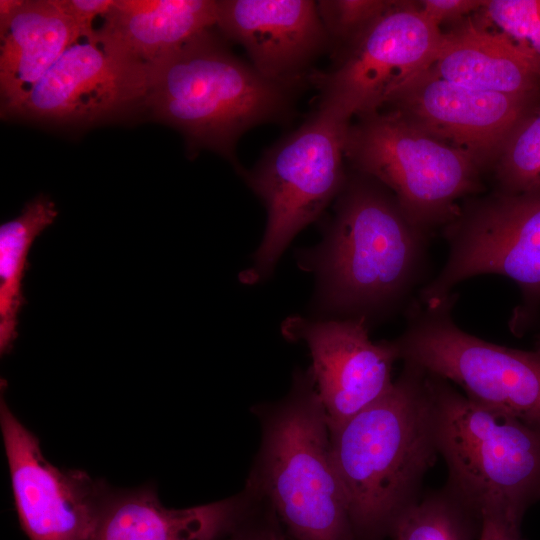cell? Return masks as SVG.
Wrapping results in <instances>:
<instances>
[{
    "label": "cell",
    "instance_id": "6da1fadb",
    "mask_svg": "<svg viewBox=\"0 0 540 540\" xmlns=\"http://www.w3.org/2000/svg\"><path fill=\"white\" fill-rule=\"evenodd\" d=\"M430 230L414 222L381 183L358 173L336 198L321 242L300 249L317 280V309L370 324L407 303L428 263Z\"/></svg>",
    "mask_w": 540,
    "mask_h": 540
},
{
    "label": "cell",
    "instance_id": "7a4b0ae2",
    "mask_svg": "<svg viewBox=\"0 0 540 540\" xmlns=\"http://www.w3.org/2000/svg\"><path fill=\"white\" fill-rule=\"evenodd\" d=\"M354 540H390L439 455L426 373L403 362L377 401L329 431Z\"/></svg>",
    "mask_w": 540,
    "mask_h": 540
},
{
    "label": "cell",
    "instance_id": "3957f363",
    "mask_svg": "<svg viewBox=\"0 0 540 540\" xmlns=\"http://www.w3.org/2000/svg\"><path fill=\"white\" fill-rule=\"evenodd\" d=\"M219 36L207 30L151 66L143 108L178 130L190 152L214 151L242 174L238 140L255 126L286 120L297 88L264 77Z\"/></svg>",
    "mask_w": 540,
    "mask_h": 540
},
{
    "label": "cell",
    "instance_id": "277c9868",
    "mask_svg": "<svg viewBox=\"0 0 540 540\" xmlns=\"http://www.w3.org/2000/svg\"><path fill=\"white\" fill-rule=\"evenodd\" d=\"M252 413L261 441L246 484L272 505L292 540H354L311 367L296 368L288 393Z\"/></svg>",
    "mask_w": 540,
    "mask_h": 540
},
{
    "label": "cell",
    "instance_id": "5b68a950",
    "mask_svg": "<svg viewBox=\"0 0 540 540\" xmlns=\"http://www.w3.org/2000/svg\"><path fill=\"white\" fill-rule=\"evenodd\" d=\"M426 378L446 485L479 515L523 517L540 501V424L483 408L448 381Z\"/></svg>",
    "mask_w": 540,
    "mask_h": 540
},
{
    "label": "cell",
    "instance_id": "8992f818",
    "mask_svg": "<svg viewBox=\"0 0 540 540\" xmlns=\"http://www.w3.org/2000/svg\"><path fill=\"white\" fill-rule=\"evenodd\" d=\"M350 120L320 104L296 130L267 149L243 176L263 201L267 222L253 265L240 274L246 284L266 279L294 237L316 221L341 192Z\"/></svg>",
    "mask_w": 540,
    "mask_h": 540
},
{
    "label": "cell",
    "instance_id": "52a82bcc",
    "mask_svg": "<svg viewBox=\"0 0 540 540\" xmlns=\"http://www.w3.org/2000/svg\"><path fill=\"white\" fill-rule=\"evenodd\" d=\"M456 301L453 292L407 306L405 329L393 339L399 360L458 386L483 408L540 424V348H509L466 332L452 317Z\"/></svg>",
    "mask_w": 540,
    "mask_h": 540
},
{
    "label": "cell",
    "instance_id": "ba28073f",
    "mask_svg": "<svg viewBox=\"0 0 540 540\" xmlns=\"http://www.w3.org/2000/svg\"><path fill=\"white\" fill-rule=\"evenodd\" d=\"M345 159L381 183L406 214L430 230L450 222L456 201L480 187V164L467 152L432 136L400 111L359 117L345 143Z\"/></svg>",
    "mask_w": 540,
    "mask_h": 540
},
{
    "label": "cell",
    "instance_id": "9c48e42d",
    "mask_svg": "<svg viewBox=\"0 0 540 540\" xmlns=\"http://www.w3.org/2000/svg\"><path fill=\"white\" fill-rule=\"evenodd\" d=\"M444 237L446 261L419 290L421 303L449 296L470 278L495 274L514 281L522 293L513 332L534 319L540 308V189L499 192L470 204L446 224Z\"/></svg>",
    "mask_w": 540,
    "mask_h": 540
},
{
    "label": "cell",
    "instance_id": "30bf717a",
    "mask_svg": "<svg viewBox=\"0 0 540 540\" xmlns=\"http://www.w3.org/2000/svg\"><path fill=\"white\" fill-rule=\"evenodd\" d=\"M444 33L410 2L391 6L338 59L329 71L313 72L309 82L320 104L349 119L385 105L407 81L429 68Z\"/></svg>",
    "mask_w": 540,
    "mask_h": 540
},
{
    "label": "cell",
    "instance_id": "8fae6325",
    "mask_svg": "<svg viewBox=\"0 0 540 540\" xmlns=\"http://www.w3.org/2000/svg\"><path fill=\"white\" fill-rule=\"evenodd\" d=\"M150 68L86 40L70 46L2 116L65 126H91L143 108Z\"/></svg>",
    "mask_w": 540,
    "mask_h": 540
},
{
    "label": "cell",
    "instance_id": "7c38bea8",
    "mask_svg": "<svg viewBox=\"0 0 540 540\" xmlns=\"http://www.w3.org/2000/svg\"><path fill=\"white\" fill-rule=\"evenodd\" d=\"M0 424L18 520L30 540H94L110 488L44 457L39 439L8 407Z\"/></svg>",
    "mask_w": 540,
    "mask_h": 540
},
{
    "label": "cell",
    "instance_id": "4fadbf2b",
    "mask_svg": "<svg viewBox=\"0 0 540 540\" xmlns=\"http://www.w3.org/2000/svg\"><path fill=\"white\" fill-rule=\"evenodd\" d=\"M363 317L313 319L287 317L281 333L304 342L310 351L317 390L329 431L377 401L392 387L399 360L394 340L373 342Z\"/></svg>",
    "mask_w": 540,
    "mask_h": 540
},
{
    "label": "cell",
    "instance_id": "5bb4252c",
    "mask_svg": "<svg viewBox=\"0 0 540 540\" xmlns=\"http://www.w3.org/2000/svg\"><path fill=\"white\" fill-rule=\"evenodd\" d=\"M536 99L471 88L442 79L427 68L403 84L386 104L481 165L498 156Z\"/></svg>",
    "mask_w": 540,
    "mask_h": 540
},
{
    "label": "cell",
    "instance_id": "9a60e30c",
    "mask_svg": "<svg viewBox=\"0 0 540 540\" xmlns=\"http://www.w3.org/2000/svg\"><path fill=\"white\" fill-rule=\"evenodd\" d=\"M216 27L264 77L298 88L330 49L313 0H221Z\"/></svg>",
    "mask_w": 540,
    "mask_h": 540
},
{
    "label": "cell",
    "instance_id": "2e32d148",
    "mask_svg": "<svg viewBox=\"0 0 540 540\" xmlns=\"http://www.w3.org/2000/svg\"><path fill=\"white\" fill-rule=\"evenodd\" d=\"M246 495L185 509L167 508L155 487L110 490L94 540H219L240 513Z\"/></svg>",
    "mask_w": 540,
    "mask_h": 540
},
{
    "label": "cell",
    "instance_id": "e0dca14e",
    "mask_svg": "<svg viewBox=\"0 0 540 540\" xmlns=\"http://www.w3.org/2000/svg\"><path fill=\"white\" fill-rule=\"evenodd\" d=\"M218 1L114 0L97 40L149 68L216 27Z\"/></svg>",
    "mask_w": 540,
    "mask_h": 540
},
{
    "label": "cell",
    "instance_id": "ac0fdd59",
    "mask_svg": "<svg viewBox=\"0 0 540 540\" xmlns=\"http://www.w3.org/2000/svg\"><path fill=\"white\" fill-rule=\"evenodd\" d=\"M434 75L471 88L517 96H537L540 67L498 31L472 21L444 33L428 68Z\"/></svg>",
    "mask_w": 540,
    "mask_h": 540
},
{
    "label": "cell",
    "instance_id": "d6986e66",
    "mask_svg": "<svg viewBox=\"0 0 540 540\" xmlns=\"http://www.w3.org/2000/svg\"><path fill=\"white\" fill-rule=\"evenodd\" d=\"M81 37L60 0H24L0 31L1 113L15 105Z\"/></svg>",
    "mask_w": 540,
    "mask_h": 540
},
{
    "label": "cell",
    "instance_id": "ffe728a7",
    "mask_svg": "<svg viewBox=\"0 0 540 540\" xmlns=\"http://www.w3.org/2000/svg\"><path fill=\"white\" fill-rule=\"evenodd\" d=\"M53 201L38 196L20 215L0 227V352L8 353L17 337L18 314L24 304L22 279L34 239L57 217Z\"/></svg>",
    "mask_w": 540,
    "mask_h": 540
},
{
    "label": "cell",
    "instance_id": "44dd1931",
    "mask_svg": "<svg viewBox=\"0 0 540 540\" xmlns=\"http://www.w3.org/2000/svg\"><path fill=\"white\" fill-rule=\"evenodd\" d=\"M481 517L448 485L429 492L395 524L390 540H477Z\"/></svg>",
    "mask_w": 540,
    "mask_h": 540
},
{
    "label": "cell",
    "instance_id": "7402d4cb",
    "mask_svg": "<svg viewBox=\"0 0 540 540\" xmlns=\"http://www.w3.org/2000/svg\"><path fill=\"white\" fill-rule=\"evenodd\" d=\"M496 177L503 193L540 189V103L528 108L504 141Z\"/></svg>",
    "mask_w": 540,
    "mask_h": 540
},
{
    "label": "cell",
    "instance_id": "603a6c76",
    "mask_svg": "<svg viewBox=\"0 0 540 540\" xmlns=\"http://www.w3.org/2000/svg\"><path fill=\"white\" fill-rule=\"evenodd\" d=\"M385 0H319L318 14L336 59L391 6Z\"/></svg>",
    "mask_w": 540,
    "mask_h": 540
},
{
    "label": "cell",
    "instance_id": "cb8c5ba5",
    "mask_svg": "<svg viewBox=\"0 0 540 540\" xmlns=\"http://www.w3.org/2000/svg\"><path fill=\"white\" fill-rule=\"evenodd\" d=\"M480 11L540 67V0H490Z\"/></svg>",
    "mask_w": 540,
    "mask_h": 540
},
{
    "label": "cell",
    "instance_id": "d4e9b609",
    "mask_svg": "<svg viewBox=\"0 0 540 540\" xmlns=\"http://www.w3.org/2000/svg\"><path fill=\"white\" fill-rule=\"evenodd\" d=\"M245 503L220 540H292L272 505L245 484Z\"/></svg>",
    "mask_w": 540,
    "mask_h": 540
},
{
    "label": "cell",
    "instance_id": "484cf974",
    "mask_svg": "<svg viewBox=\"0 0 540 540\" xmlns=\"http://www.w3.org/2000/svg\"><path fill=\"white\" fill-rule=\"evenodd\" d=\"M64 10L73 18L81 32V37L89 41H97L93 20L104 16L114 0H60Z\"/></svg>",
    "mask_w": 540,
    "mask_h": 540
},
{
    "label": "cell",
    "instance_id": "4316f807",
    "mask_svg": "<svg viewBox=\"0 0 540 540\" xmlns=\"http://www.w3.org/2000/svg\"><path fill=\"white\" fill-rule=\"evenodd\" d=\"M477 540H524L521 534V516L508 512H485Z\"/></svg>",
    "mask_w": 540,
    "mask_h": 540
},
{
    "label": "cell",
    "instance_id": "83f0119b",
    "mask_svg": "<svg viewBox=\"0 0 540 540\" xmlns=\"http://www.w3.org/2000/svg\"><path fill=\"white\" fill-rule=\"evenodd\" d=\"M422 13L434 24L457 21L467 14L480 10L485 1L480 0H424L421 2Z\"/></svg>",
    "mask_w": 540,
    "mask_h": 540
},
{
    "label": "cell",
    "instance_id": "f1b7e54d",
    "mask_svg": "<svg viewBox=\"0 0 540 540\" xmlns=\"http://www.w3.org/2000/svg\"><path fill=\"white\" fill-rule=\"evenodd\" d=\"M24 0H0V31H3Z\"/></svg>",
    "mask_w": 540,
    "mask_h": 540
},
{
    "label": "cell",
    "instance_id": "f546056e",
    "mask_svg": "<svg viewBox=\"0 0 540 540\" xmlns=\"http://www.w3.org/2000/svg\"><path fill=\"white\" fill-rule=\"evenodd\" d=\"M535 347L540 348V336L536 340Z\"/></svg>",
    "mask_w": 540,
    "mask_h": 540
}]
</instances>
